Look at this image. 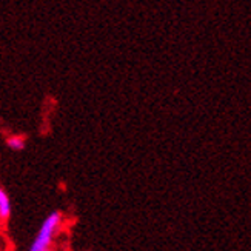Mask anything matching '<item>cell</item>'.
Masks as SVG:
<instances>
[{
    "instance_id": "6da1fadb",
    "label": "cell",
    "mask_w": 251,
    "mask_h": 251,
    "mask_svg": "<svg viewBox=\"0 0 251 251\" xmlns=\"http://www.w3.org/2000/svg\"><path fill=\"white\" fill-rule=\"evenodd\" d=\"M60 225H62V213L57 210L51 211L45 217V221L42 222L39 231L34 237V241H32V244L29 247V251L50 250L52 242H54V237H56V234L59 233Z\"/></svg>"
},
{
    "instance_id": "7a4b0ae2",
    "label": "cell",
    "mask_w": 251,
    "mask_h": 251,
    "mask_svg": "<svg viewBox=\"0 0 251 251\" xmlns=\"http://www.w3.org/2000/svg\"><path fill=\"white\" fill-rule=\"evenodd\" d=\"M13 206H11V199L8 193L0 187V221H8Z\"/></svg>"
},
{
    "instance_id": "3957f363",
    "label": "cell",
    "mask_w": 251,
    "mask_h": 251,
    "mask_svg": "<svg viewBox=\"0 0 251 251\" xmlns=\"http://www.w3.org/2000/svg\"><path fill=\"white\" fill-rule=\"evenodd\" d=\"M6 145L13 151H24L26 147V140L24 136H11L6 139Z\"/></svg>"
},
{
    "instance_id": "277c9868",
    "label": "cell",
    "mask_w": 251,
    "mask_h": 251,
    "mask_svg": "<svg viewBox=\"0 0 251 251\" xmlns=\"http://www.w3.org/2000/svg\"><path fill=\"white\" fill-rule=\"evenodd\" d=\"M45 251H52V250H51V248H50V250H45Z\"/></svg>"
}]
</instances>
